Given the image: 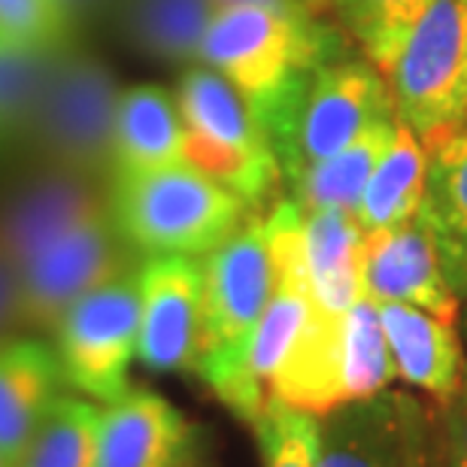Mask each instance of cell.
<instances>
[{"label": "cell", "instance_id": "6da1fadb", "mask_svg": "<svg viewBox=\"0 0 467 467\" xmlns=\"http://www.w3.org/2000/svg\"><path fill=\"white\" fill-rule=\"evenodd\" d=\"M252 109L285 185L306 167L343 152L377 121L395 116L386 73L352 52L292 73Z\"/></svg>", "mask_w": 467, "mask_h": 467}, {"label": "cell", "instance_id": "7a4b0ae2", "mask_svg": "<svg viewBox=\"0 0 467 467\" xmlns=\"http://www.w3.org/2000/svg\"><path fill=\"white\" fill-rule=\"evenodd\" d=\"M107 203L119 234L140 258H203L252 213L246 201L189 161L113 173L107 182Z\"/></svg>", "mask_w": 467, "mask_h": 467}, {"label": "cell", "instance_id": "3957f363", "mask_svg": "<svg viewBox=\"0 0 467 467\" xmlns=\"http://www.w3.org/2000/svg\"><path fill=\"white\" fill-rule=\"evenodd\" d=\"M395 379L377 304L358 297L347 313L310 310L301 334L276 368L267 398L322 416L370 398Z\"/></svg>", "mask_w": 467, "mask_h": 467}, {"label": "cell", "instance_id": "277c9868", "mask_svg": "<svg viewBox=\"0 0 467 467\" xmlns=\"http://www.w3.org/2000/svg\"><path fill=\"white\" fill-rule=\"evenodd\" d=\"M349 36L319 13L274 6H222L203 34L198 61L219 70L252 107L292 73L349 52Z\"/></svg>", "mask_w": 467, "mask_h": 467}, {"label": "cell", "instance_id": "5b68a950", "mask_svg": "<svg viewBox=\"0 0 467 467\" xmlns=\"http://www.w3.org/2000/svg\"><path fill=\"white\" fill-rule=\"evenodd\" d=\"M173 95L185 130V161L246 201L249 210L265 207L283 176L249 100L201 61L182 67Z\"/></svg>", "mask_w": 467, "mask_h": 467}, {"label": "cell", "instance_id": "8992f818", "mask_svg": "<svg viewBox=\"0 0 467 467\" xmlns=\"http://www.w3.org/2000/svg\"><path fill=\"white\" fill-rule=\"evenodd\" d=\"M121 86L113 67L79 40L64 43L36 104L27 161H43L109 182Z\"/></svg>", "mask_w": 467, "mask_h": 467}, {"label": "cell", "instance_id": "52a82bcc", "mask_svg": "<svg viewBox=\"0 0 467 467\" xmlns=\"http://www.w3.org/2000/svg\"><path fill=\"white\" fill-rule=\"evenodd\" d=\"M395 119L434 149L467 125V0H437L386 73Z\"/></svg>", "mask_w": 467, "mask_h": 467}, {"label": "cell", "instance_id": "ba28073f", "mask_svg": "<svg viewBox=\"0 0 467 467\" xmlns=\"http://www.w3.org/2000/svg\"><path fill=\"white\" fill-rule=\"evenodd\" d=\"M301 222L304 213L292 198L270 207L267 231H270V249H274V267H276L274 295H270L255 331L249 334L240 358L234 361V368L225 377L210 386L222 404L234 416L246 419L249 425L265 410L270 379H274L276 368L283 364V358L292 349V343L297 340V334H301L304 322L310 319L313 310L310 279H306V265H304Z\"/></svg>", "mask_w": 467, "mask_h": 467}, {"label": "cell", "instance_id": "9c48e42d", "mask_svg": "<svg viewBox=\"0 0 467 467\" xmlns=\"http://www.w3.org/2000/svg\"><path fill=\"white\" fill-rule=\"evenodd\" d=\"M276 267L267 213L249 216L203 255V334L198 377L213 386L234 368L274 295Z\"/></svg>", "mask_w": 467, "mask_h": 467}, {"label": "cell", "instance_id": "30bf717a", "mask_svg": "<svg viewBox=\"0 0 467 467\" xmlns=\"http://www.w3.org/2000/svg\"><path fill=\"white\" fill-rule=\"evenodd\" d=\"M52 334L64 386L98 404L119 400L130 389L128 370L140 340L137 270L79 297Z\"/></svg>", "mask_w": 467, "mask_h": 467}, {"label": "cell", "instance_id": "8fae6325", "mask_svg": "<svg viewBox=\"0 0 467 467\" xmlns=\"http://www.w3.org/2000/svg\"><path fill=\"white\" fill-rule=\"evenodd\" d=\"M140 261L109 216V203L100 207L18 270L22 331L52 334L79 297L137 270Z\"/></svg>", "mask_w": 467, "mask_h": 467}, {"label": "cell", "instance_id": "7c38bea8", "mask_svg": "<svg viewBox=\"0 0 467 467\" xmlns=\"http://www.w3.org/2000/svg\"><path fill=\"white\" fill-rule=\"evenodd\" d=\"M319 467H434V422L419 398L382 389L319 416Z\"/></svg>", "mask_w": 467, "mask_h": 467}, {"label": "cell", "instance_id": "4fadbf2b", "mask_svg": "<svg viewBox=\"0 0 467 467\" xmlns=\"http://www.w3.org/2000/svg\"><path fill=\"white\" fill-rule=\"evenodd\" d=\"M137 358L158 373H198L203 334V258L149 255L137 267Z\"/></svg>", "mask_w": 467, "mask_h": 467}, {"label": "cell", "instance_id": "5bb4252c", "mask_svg": "<svg viewBox=\"0 0 467 467\" xmlns=\"http://www.w3.org/2000/svg\"><path fill=\"white\" fill-rule=\"evenodd\" d=\"M107 207V182L64 167L27 161L25 173L0 192V246L16 267Z\"/></svg>", "mask_w": 467, "mask_h": 467}, {"label": "cell", "instance_id": "9a60e30c", "mask_svg": "<svg viewBox=\"0 0 467 467\" xmlns=\"http://www.w3.org/2000/svg\"><path fill=\"white\" fill-rule=\"evenodd\" d=\"M207 434L149 389L100 404L95 467H203Z\"/></svg>", "mask_w": 467, "mask_h": 467}, {"label": "cell", "instance_id": "2e32d148", "mask_svg": "<svg viewBox=\"0 0 467 467\" xmlns=\"http://www.w3.org/2000/svg\"><path fill=\"white\" fill-rule=\"evenodd\" d=\"M358 288L373 304H410L459 322L462 301L443 274L434 237L419 219L407 225L370 231L358 249Z\"/></svg>", "mask_w": 467, "mask_h": 467}, {"label": "cell", "instance_id": "e0dca14e", "mask_svg": "<svg viewBox=\"0 0 467 467\" xmlns=\"http://www.w3.org/2000/svg\"><path fill=\"white\" fill-rule=\"evenodd\" d=\"M377 313L395 377L446 404L459 391L467 364L455 322L410 304H377Z\"/></svg>", "mask_w": 467, "mask_h": 467}, {"label": "cell", "instance_id": "ac0fdd59", "mask_svg": "<svg viewBox=\"0 0 467 467\" xmlns=\"http://www.w3.org/2000/svg\"><path fill=\"white\" fill-rule=\"evenodd\" d=\"M64 389L55 349L34 337L0 343V452L18 464Z\"/></svg>", "mask_w": 467, "mask_h": 467}, {"label": "cell", "instance_id": "d6986e66", "mask_svg": "<svg viewBox=\"0 0 467 467\" xmlns=\"http://www.w3.org/2000/svg\"><path fill=\"white\" fill-rule=\"evenodd\" d=\"M213 0H113L109 18L128 49L161 64H198Z\"/></svg>", "mask_w": 467, "mask_h": 467}, {"label": "cell", "instance_id": "ffe728a7", "mask_svg": "<svg viewBox=\"0 0 467 467\" xmlns=\"http://www.w3.org/2000/svg\"><path fill=\"white\" fill-rule=\"evenodd\" d=\"M304 265L316 313H347L361 297L358 249L364 231L347 210H304Z\"/></svg>", "mask_w": 467, "mask_h": 467}, {"label": "cell", "instance_id": "44dd1931", "mask_svg": "<svg viewBox=\"0 0 467 467\" xmlns=\"http://www.w3.org/2000/svg\"><path fill=\"white\" fill-rule=\"evenodd\" d=\"M182 149L185 130L173 91L155 82L121 88L113 137V173L185 161Z\"/></svg>", "mask_w": 467, "mask_h": 467}, {"label": "cell", "instance_id": "7402d4cb", "mask_svg": "<svg viewBox=\"0 0 467 467\" xmlns=\"http://www.w3.org/2000/svg\"><path fill=\"white\" fill-rule=\"evenodd\" d=\"M428 149L407 125L395 128V140L382 152L377 171L370 173L364 194L355 210L364 234L407 225L419 216L425 198Z\"/></svg>", "mask_w": 467, "mask_h": 467}, {"label": "cell", "instance_id": "603a6c76", "mask_svg": "<svg viewBox=\"0 0 467 467\" xmlns=\"http://www.w3.org/2000/svg\"><path fill=\"white\" fill-rule=\"evenodd\" d=\"M398 119H382L373 128L349 143L343 152L306 167V171L285 185L288 198L304 210H347L355 216L370 173L377 171L382 152L395 140Z\"/></svg>", "mask_w": 467, "mask_h": 467}, {"label": "cell", "instance_id": "cb8c5ba5", "mask_svg": "<svg viewBox=\"0 0 467 467\" xmlns=\"http://www.w3.org/2000/svg\"><path fill=\"white\" fill-rule=\"evenodd\" d=\"M58 49L0 43V161L25 155L36 104Z\"/></svg>", "mask_w": 467, "mask_h": 467}, {"label": "cell", "instance_id": "d4e9b609", "mask_svg": "<svg viewBox=\"0 0 467 467\" xmlns=\"http://www.w3.org/2000/svg\"><path fill=\"white\" fill-rule=\"evenodd\" d=\"M437 0H325L343 34L382 73L391 70L400 46Z\"/></svg>", "mask_w": 467, "mask_h": 467}, {"label": "cell", "instance_id": "484cf974", "mask_svg": "<svg viewBox=\"0 0 467 467\" xmlns=\"http://www.w3.org/2000/svg\"><path fill=\"white\" fill-rule=\"evenodd\" d=\"M416 219L437 246L467 231V125L428 149L425 198Z\"/></svg>", "mask_w": 467, "mask_h": 467}, {"label": "cell", "instance_id": "4316f807", "mask_svg": "<svg viewBox=\"0 0 467 467\" xmlns=\"http://www.w3.org/2000/svg\"><path fill=\"white\" fill-rule=\"evenodd\" d=\"M98 400L58 395L16 467H95Z\"/></svg>", "mask_w": 467, "mask_h": 467}, {"label": "cell", "instance_id": "83f0119b", "mask_svg": "<svg viewBox=\"0 0 467 467\" xmlns=\"http://www.w3.org/2000/svg\"><path fill=\"white\" fill-rule=\"evenodd\" d=\"M252 428L261 467H319V416L267 398Z\"/></svg>", "mask_w": 467, "mask_h": 467}, {"label": "cell", "instance_id": "f1b7e54d", "mask_svg": "<svg viewBox=\"0 0 467 467\" xmlns=\"http://www.w3.org/2000/svg\"><path fill=\"white\" fill-rule=\"evenodd\" d=\"M77 40V27L58 0H0V43L58 49Z\"/></svg>", "mask_w": 467, "mask_h": 467}, {"label": "cell", "instance_id": "f546056e", "mask_svg": "<svg viewBox=\"0 0 467 467\" xmlns=\"http://www.w3.org/2000/svg\"><path fill=\"white\" fill-rule=\"evenodd\" d=\"M434 467H467V364L459 391L434 425Z\"/></svg>", "mask_w": 467, "mask_h": 467}, {"label": "cell", "instance_id": "4dcf8cb0", "mask_svg": "<svg viewBox=\"0 0 467 467\" xmlns=\"http://www.w3.org/2000/svg\"><path fill=\"white\" fill-rule=\"evenodd\" d=\"M22 334V316H18V267L0 246V343Z\"/></svg>", "mask_w": 467, "mask_h": 467}, {"label": "cell", "instance_id": "1f68e13d", "mask_svg": "<svg viewBox=\"0 0 467 467\" xmlns=\"http://www.w3.org/2000/svg\"><path fill=\"white\" fill-rule=\"evenodd\" d=\"M441 252V261H443V274L450 279L452 292L459 295V301H467V231L462 237L450 240L446 246H437Z\"/></svg>", "mask_w": 467, "mask_h": 467}, {"label": "cell", "instance_id": "d6a6232c", "mask_svg": "<svg viewBox=\"0 0 467 467\" xmlns=\"http://www.w3.org/2000/svg\"><path fill=\"white\" fill-rule=\"evenodd\" d=\"M58 4L64 13H67L77 31H79V25L91 22L95 16H109V9H113V0H58Z\"/></svg>", "mask_w": 467, "mask_h": 467}, {"label": "cell", "instance_id": "836d02e7", "mask_svg": "<svg viewBox=\"0 0 467 467\" xmlns=\"http://www.w3.org/2000/svg\"><path fill=\"white\" fill-rule=\"evenodd\" d=\"M216 9L222 6H274V9H295V13H325L322 0H213Z\"/></svg>", "mask_w": 467, "mask_h": 467}, {"label": "cell", "instance_id": "e575fe53", "mask_svg": "<svg viewBox=\"0 0 467 467\" xmlns=\"http://www.w3.org/2000/svg\"><path fill=\"white\" fill-rule=\"evenodd\" d=\"M459 319H462V340H464V349H467V301L459 310Z\"/></svg>", "mask_w": 467, "mask_h": 467}, {"label": "cell", "instance_id": "d590c367", "mask_svg": "<svg viewBox=\"0 0 467 467\" xmlns=\"http://www.w3.org/2000/svg\"><path fill=\"white\" fill-rule=\"evenodd\" d=\"M0 467H13V464H9V459H6L4 452H0Z\"/></svg>", "mask_w": 467, "mask_h": 467}]
</instances>
